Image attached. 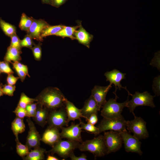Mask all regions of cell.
<instances>
[{"instance_id":"6da1fadb","label":"cell","mask_w":160,"mask_h":160,"mask_svg":"<svg viewBox=\"0 0 160 160\" xmlns=\"http://www.w3.org/2000/svg\"><path fill=\"white\" fill-rule=\"evenodd\" d=\"M36 99L38 104L49 111L65 107L68 100L58 88L53 87L45 88Z\"/></svg>"},{"instance_id":"7a4b0ae2","label":"cell","mask_w":160,"mask_h":160,"mask_svg":"<svg viewBox=\"0 0 160 160\" xmlns=\"http://www.w3.org/2000/svg\"><path fill=\"white\" fill-rule=\"evenodd\" d=\"M81 151H87L92 153L95 159L107 154L103 135H100L92 139L87 140L79 144L78 148Z\"/></svg>"},{"instance_id":"3957f363","label":"cell","mask_w":160,"mask_h":160,"mask_svg":"<svg viewBox=\"0 0 160 160\" xmlns=\"http://www.w3.org/2000/svg\"><path fill=\"white\" fill-rule=\"evenodd\" d=\"M132 97L130 100L128 101L127 107L130 112L134 114V111L135 108L139 106H147L152 108L155 107L153 102L154 97L155 96H152L147 91L140 93L135 92L134 94L130 95Z\"/></svg>"},{"instance_id":"277c9868","label":"cell","mask_w":160,"mask_h":160,"mask_svg":"<svg viewBox=\"0 0 160 160\" xmlns=\"http://www.w3.org/2000/svg\"><path fill=\"white\" fill-rule=\"evenodd\" d=\"M129 99L122 103L116 102V99H110L103 105L102 108L101 115L106 118H113L121 116L123 108L127 107Z\"/></svg>"},{"instance_id":"5b68a950","label":"cell","mask_w":160,"mask_h":160,"mask_svg":"<svg viewBox=\"0 0 160 160\" xmlns=\"http://www.w3.org/2000/svg\"><path fill=\"white\" fill-rule=\"evenodd\" d=\"M97 127L100 133L107 130L120 132L127 130V121L122 115L113 118H103Z\"/></svg>"},{"instance_id":"8992f818","label":"cell","mask_w":160,"mask_h":160,"mask_svg":"<svg viewBox=\"0 0 160 160\" xmlns=\"http://www.w3.org/2000/svg\"><path fill=\"white\" fill-rule=\"evenodd\" d=\"M135 118L131 121H127V128L129 133L132 132L134 136L139 140L145 139L149 137L146 127V122L141 117L133 115Z\"/></svg>"},{"instance_id":"52a82bcc","label":"cell","mask_w":160,"mask_h":160,"mask_svg":"<svg viewBox=\"0 0 160 160\" xmlns=\"http://www.w3.org/2000/svg\"><path fill=\"white\" fill-rule=\"evenodd\" d=\"M79 143L75 141L61 140L55 144L49 152L52 154L56 153L60 157L65 159L70 154L78 148Z\"/></svg>"},{"instance_id":"ba28073f","label":"cell","mask_w":160,"mask_h":160,"mask_svg":"<svg viewBox=\"0 0 160 160\" xmlns=\"http://www.w3.org/2000/svg\"><path fill=\"white\" fill-rule=\"evenodd\" d=\"M103 136L107 154L115 152L121 147L123 140L119 132L113 130L104 131Z\"/></svg>"},{"instance_id":"9c48e42d","label":"cell","mask_w":160,"mask_h":160,"mask_svg":"<svg viewBox=\"0 0 160 160\" xmlns=\"http://www.w3.org/2000/svg\"><path fill=\"white\" fill-rule=\"evenodd\" d=\"M68 116L65 106L50 111L47 120L49 126L59 129L68 127Z\"/></svg>"},{"instance_id":"30bf717a","label":"cell","mask_w":160,"mask_h":160,"mask_svg":"<svg viewBox=\"0 0 160 160\" xmlns=\"http://www.w3.org/2000/svg\"><path fill=\"white\" fill-rule=\"evenodd\" d=\"M119 133L126 152L136 153L140 155H142L143 153L141 150V143L139 139L131 135L127 130Z\"/></svg>"},{"instance_id":"8fae6325","label":"cell","mask_w":160,"mask_h":160,"mask_svg":"<svg viewBox=\"0 0 160 160\" xmlns=\"http://www.w3.org/2000/svg\"><path fill=\"white\" fill-rule=\"evenodd\" d=\"M60 129L61 132L60 134L62 138L76 141L81 143L83 142L81 136L82 131L79 124H75L72 122L70 126L67 127H63Z\"/></svg>"},{"instance_id":"7c38bea8","label":"cell","mask_w":160,"mask_h":160,"mask_svg":"<svg viewBox=\"0 0 160 160\" xmlns=\"http://www.w3.org/2000/svg\"><path fill=\"white\" fill-rule=\"evenodd\" d=\"M26 121L28 123L29 130L26 145L29 150H31L32 148H34L40 147L41 138L30 118L27 117Z\"/></svg>"},{"instance_id":"4fadbf2b","label":"cell","mask_w":160,"mask_h":160,"mask_svg":"<svg viewBox=\"0 0 160 160\" xmlns=\"http://www.w3.org/2000/svg\"><path fill=\"white\" fill-rule=\"evenodd\" d=\"M49 25L42 19H33V22L27 31V35L33 39L41 41L43 39L41 38V34L43 30Z\"/></svg>"},{"instance_id":"5bb4252c","label":"cell","mask_w":160,"mask_h":160,"mask_svg":"<svg viewBox=\"0 0 160 160\" xmlns=\"http://www.w3.org/2000/svg\"><path fill=\"white\" fill-rule=\"evenodd\" d=\"M62 138L59 129L49 126L44 133L41 141L52 148Z\"/></svg>"},{"instance_id":"9a60e30c","label":"cell","mask_w":160,"mask_h":160,"mask_svg":"<svg viewBox=\"0 0 160 160\" xmlns=\"http://www.w3.org/2000/svg\"><path fill=\"white\" fill-rule=\"evenodd\" d=\"M126 75V73H123L116 69H114L110 71H107L104 74V75L106 78V81L110 82V84L112 85V84H113L115 86V91L114 93L116 95L115 99H116L118 98L116 94V91L118 89L121 90V88H124L128 92L129 96L131 94L126 87H122L120 84L122 80L125 79Z\"/></svg>"},{"instance_id":"2e32d148","label":"cell","mask_w":160,"mask_h":160,"mask_svg":"<svg viewBox=\"0 0 160 160\" xmlns=\"http://www.w3.org/2000/svg\"><path fill=\"white\" fill-rule=\"evenodd\" d=\"M111 87V84H110L105 87L95 85L91 90V95L100 108L106 102V97L107 93Z\"/></svg>"},{"instance_id":"e0dca14e","label":"cell","mask_w":160,"mask_h":160,"mask_svg":"<svg viewBox=\"0 0 160 160\" xmlns=\"http://www.w3.org/2000/svg\"><path fill=\"white\" fill-rule=\"evenodd\" d=\"M100 108L93 97L91 95L85 101L83 108L81 109V112L86 120L91 114H97Z\"/></svg>"},{"instance_id":"ac0fdd59","label":"cell","mask_w":160,"mask_h":160,"mask_svg":"<svg viewBox=\"0 0 160 160\" xmlns=\"http://www.w3.org/2000/svg\"><path fill=\"white\" fill-rule=\"evenodd\" d=\"M78 25L79 27L74 34L76 39L80 43L89 48L90 43L93 39V36L83 28L80 22Z\"/></svg>"},{"instance_id":"d6986e66","label":"cell","mask_w":160,"mask_h":160,"mask_svg":"<svg viewBox=\"0 0 160 160\" xmlns=\"http://www.w3.org/2000/svg\"><path fill=\"white\" fill-rule=\"evenodd\" d=\"M65 108L68 123L70 121H74L76 119H78L80 121L81 118H84L82 114L81 109L77 108L73 103L68 100L65 103Z\"/></svg>"},{"instance_id":"ffe728a7","label":"cell","mask_w":160,"mask_h":160,"mask_svg":"<svg viewBox=\"0 0 160 160\" xmlns=\"http://www.w3.org/2000/svg\"><path fill=\"white\" fill-rule=\"evenodd\" d=\"M49 112L48 109L37 103L36 113L33 117L36 124L42 127H44L47 123Z\"/></svg>"},{"instance_id":"44dd1931","label":"cell","mask_w":160,"mask_h":160,"mask_svg":"<svg viewBox=\"0 0 160 160\" xmlns=\"http://www.w3.org/2000/svg\"><path fill=\"white\" fill-rule=\"evenodd\" d=\"M21 51L16 48L9 46L7 48V52L4 57V61L9 63L12 61H19L21 60Z\"/></svg>"},{"instance_id":"7402d4cb","label":"cell","mask_w":160,"mask_h":160,"mask_svg":"<svg viewBox=\"0 0 160 160\" xmlns=\"http://www.w3.org/2000/svg\"><path fill=\"white\" fill-rule=\"evenodd\" d=\"M25 128L23 119L16 116L11 124V129L16 137L15 140H19V134L23 132Z\"/></svg>"},{"instance_id":"603a6c76","label":"cell","mask_w":160,"mask_h":160,"mask_svg":"<svg viewBox=\"0 0 160 160\" xmlns=\"http://www.w3.org/2000/svg\"><path fill=\"white\" fill-rule=\"evenodd\" d=\"M28 154L23 158L25 160H43L44 159V154L46 152L45 149L40 147L34 148Z\"/></svg>"},{"instance_id":"cb8c5ba5","label":"cell","mask_w":160,"mask_h":160,"mask_svg":"<svg viewBox=\"0 0 160 160\" xmlns=\"http://www.w3.org/2000/svg\"><path fill=\"white\" fill-rule=\"evenodd\" d=\"M79 27V25L75 26H68L65 25L63 28L54 35L63 38L69 37L71 39H76L74 34Z\"/></svg>"},{"instance_id":"d4e9b609","label":"cell","mask_w":160,"mask_h":160,"mask_svg":"<svg viewBox=\"0 0 160 160\" xmlns=\"http://www.w3.org/2000/svg\"><path fill=\"white\" fill-rule=\"evenodd\" d=\"M64 26L62 25L53 26L49 25L43 31L41 34V38L43 39L44 37L47 36L55 35L61 30Z\"/></svg>"},{"instance_id":"484cf974","label":"cell","mask_w":160,"mask_h":160,"mask_svg":"<svg viewBox=\"0 0 160 160\" xmlns=\"http://www.w3.org/2000/svg\"><path fill=\"white\" fill-rule=\"evenodd\" d=\"M0 27L6 35L11 37L16 33L15 27L0 18Z\"/></svg>"},{"instance_id":"4316f807","label":"cell","mask_w":160,"mask_h":160,"mask_svg":"<svg viewBox=\"0 0 160 160\" xmlns=\"http://www.w3.org/2000/svg\"><path fill=\"white\" fill-rule=\"evenodd\" d=\"M33 19L28 17L25 13H23L19 24L20 28L22 30L27 31L31 26Z\"/></svg>"},{"instance_id":"83f0119b","label":"cell","mask_w":160,"mask_h":160,"mask_svg":"<svg viewBox=\"0 0 160 160\" xmlns=\"http://www.w3.org/2000/svg\"><path fill=\"white\" fill-rule=\"evenodd\" d=\"M37 102V100L36 99L32 98L27 96L24 93L22 92L21 94L20 100L17 106L25 108L29 104Z\"/></svg>"},{"instance_id":"f1b7e54d","label":"cell","mask_w":160,"mask_h":160,"mask_svg":"<svg viewBox=\"0 0 160 160\" xmlns=\"http://www.w3.org/2000/svg\"><path fill=\"white\" fill-rule=\"evenodd\" d=\"M79 124L82 129L90 133L93 134L95 136L100 133L98 128L94 126V125L88 123L85 124L81 121H80Z\"/></svg>"},{"instance_id":"f546056e","label":"cell","mask_w":160,"mask_h":160,"mask_svg":"<svg viewBox=\"0 0 160 160\" xmlns=\"http://www.w3.org/2000/svg\"><path fill=\"white\" fill-rule=\"evenodd\" d=\"M16 151L17 154L20 157L23 158L27 156L29 152V149L27 146L21 144L18 140H16Z\"/></svg>"},{"instance_id":"4dcf8cb0","label":"cell","mask_w":160,"mask_h":160,"mask_svg":"<svg viewBox=\"0 0 160 160\" xmlns=\"http://www.w3.org/2000/svg\"><path fill=\"white\" fill-rule=\"evenodd\" d=\"M37 103H32L28 105L25 109L27 112V117L29 118L33 117L36 114L37 108Z\"/></svg>"},{"instance_id":"1f68e13d","label":"cell","mask_w":160,"mask_h":160,"mask_svg":"<svg viewBox=\"0 0 160 160\" xmlns=\"http://www.w3.org/2000/svg\"><path fill=\"white\" fill-rule=\"evenodd\" d=\"M41 44L39 43L34 44V46L31 49H32L35 59L37 61L41 60L42 55Z\"/></svg>"},{"instance_id":"d6a6232c","label":"cell","mask_w":160,"mask_h":160,"mask_svg":"<svg viewBox=\"0 0 160 160\" xmlns=\"http://www.w3.org/2000/svg\"><path fill=\"white\" fill-rule=\"evenodd\" d=\"M15 89L16 86L15 85L5 84L3 85L1 90L3 94L12 96Z\"/></svg>"},{"instance_id":"836d02e7","label":"cell","mask_w":160,"mask_h":160,"mask_svg":"<svg viewBox=\"0 0 160 160\" xmlns=\"http://www.w3.org/2000/svg\"><path fill=\"white\" fill-rule=\"evenodd\" d=\"M10 37L11 41L10 46L15 47L21 51L22 47L21 45V40L16 33L12 36Z\"/></svg>"},{"instance_id":"e575fe53","label":"cell","mask_w":160,"mask_h":160,"mask_svg":"<svg viewBox=\"0 0 160 160\" xmlns=\"http://www.w3.org/2000/svg\"><path fill=\"white\" fill-rule=\"evenodd\" d=\"M32 39L29 36L27 35L24 39L21 40V45L22 47H26L31 49L34 45Z\"/></svg>"},{"instance_id":"d590c367","label":"cell","mask_w":160,"mask_h":160,"mask_svg":"<svg viewBox=\"0 0 160 160\" xmlns=\"http://www.w3.org/2000/svg\"><path fill=\"white\" fill-rule=\"evenodd\" d=\"M0 71L1 73L7 74L14 73V72L10 67L9 63L5 61H0Z\"/></svg>"},{"instance_id":"8d00e7d4","label":"cell","mask_w":160,"mask_h":160,"mask_svg":"<svg viewBox=\"0 0 160 160\" xmlns=\"http://www.w3.org/2000/svg\"><path fill=\"white\" fill-rule=\"evenodd\" d=\"M13 112L15 114L16 116L20 118L23 119L25 117H27V112L25 109L18 106Z\"/></svg>"},{"instance_id":"74e56055","label":"cell","mask_w":160,"mask_h":160,"mask_svg":"<svg viewBox=\"0 0 160 160\" xmlns=\"http://www.w3.org/2000/svg\"><path fill=\"white\" fill-rule=\"evenodd\" d=\"M11 63L12 64L13 68L17 73L21 81L23 82L25 79L26 76H27L26 75L23 71L15 65L12 63Z\"/></svg>"},{"instance_id":"f35d334b","label":"cell","mask_w":160,"mask_h":160,"mask_svg":"<svg viewBox=\"0 0 160 160\" xmlns=\"http://www.w3.org/2000/svg\"><path fill=\"white\" fill-rule=\"evenodd\" d=\"M13 73L8 74L7 81L8 84L11 85H14L16 83L17 81L20 78L18 77H15L13 74Z\"/></svg>"},{"instance_id":"ab89813d","label":"cell","mask_w":160,"mask_h":160,"mask_svg":"<svg viewBox=\"0 0 160 160\" xmlns=\"http://www.w3.org/2000/svg\"><path fill=\"white\" fill-rule=\"evenodd\" d=\"M11 63L15 64L19 68L23 71L28 77H30L28 73V68L26 65L22 64L19 61H16L13 63L11 62Z\"/></svg>"},{"instance_id":"60d3db41","label":"cell","mask_w":160,"mask_h":160,"mask_svg":"<svg viewBox=\"0 0 160 160\" xmlns=\"http://www.w3.org/2000/svg\"><path fill=\"white\" fill-rule=\"evenodd\" d=\"M69 157L72 160H87V156L84 154H82L80 156H77L75 155L73 151L69 154Z\"/></svg>"},{"instance_id":"b9f144b4","label":"cell","mask_w":160,"mask_h":160,"mask_svg":"<svg viewBox=\"0 0 160 160\" xmlns=\"http://www.w3.org/2000/svg\"><path fill=\"white\" fill-rule=\"evenodd\" d=\"M97 114L93 113L91 114L86 120L88 123L93 125L96 124L98 121Z\"/></svg>"},{"instance_id":"7bdbcfd3","label":"cell","mask_w":160,"mask_h":160,"mask_svg":"<svg viewBox=\"0 0 160 160\" xmlns=\"http://www.w3.org/2000/svg\"><path fill=\"white\" fill-rule=\"evenodd\" d=\"M66 0H54L52 2V4L54 6L59 7L63 4Z\"/></svg>"},{"instance_id":"ee69618b","label":"cell","mask_w":160,"mask_h":160,"mask_svg":"<svg viewBox=\"0 0 160 160\" xmlns=\"http://www.w3.org/2000/svg\"><path fill=\"white\" fill-rule=\"evenodd\" d=\"M46 160H59V159L54 156L51 155L49 154L47 156Z\"/></svg>"},{"instance_id":"f6af8a7d","label":"cell","mask_w":160,"mask_h":160,"mask_svg":"<svg viewBox=\"0 0 160 160\" xmlns=\"http://www.w3.org/2000/svg\"><path fill=\"white\" fill-rule=\"evenodd\" d=\"M3 85L2 84H0V97L3 96L4 95L1 90Z\"/></svg>"},{"instance_id":"bcb514c9","label":"cell","mask_w":160,"mask_h":160,"mask_svg":"<svg viewBox=\"0 0 160 160\" xmlns=\"http://www.w3.org/2000/svg\"><path fill=\"white\" fill-rule=\"evenodd\" d=\"M42 1L44 3H49L52 0H42Z\"/></svg>"},{"instance_id":"7dc6e473","label":"cell","mask_w":160,"mask_h":160,"mask_svg":"<svg viewBox=\"0 0 160 160\" xmlns=\"http://www.w3.org/2000/svg\"><path fill=\"white\" fill-rule=\"evenodd\" d=\"M1 71H0V74H1Z\"/></svg>"}]
</instances>
